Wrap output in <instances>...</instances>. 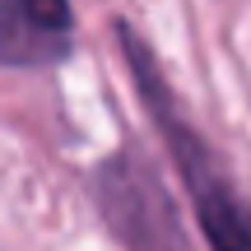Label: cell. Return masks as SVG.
<instances>
[{"instance_id": "cell-2", "label": "cell", "mask_w": 251, "mask_h": 251, "mask_svg": "<svg viewBox=\"0 0 251 251\" xmlns=\"http://www.w3.org/2000/svg\"><path fill=\"white\" fill-rule=\"evenodd\" d=\"M75 14L65 5L47 0H5L0 5V65L33 70V65H56L70 51Z\"/></svg>"}, {"instance_id": "cell-1", "label": "cell", "mask_w": 251, "mask_h": 251, "mask_svg": "<svg viewBox=\"0 0 251 251\" xmlns=\"http://www.w3.org/2000/svg\"><path fill=\"white\" fill-rule=\"evenodd\" d=\"M126 51H130V65H135V84H140L144 98L153 102V121L163 126V135H168V144H172V158H177L181 177H186L191 205H196V214H200V228H205L209 247L214 251H251V209L233 191V181L224 177L214 153L205 149V140L181 117H172V107L163 102V84L153 79L149 56L135 47L130 33H126Z\"/></svg>"}]
</instances>
